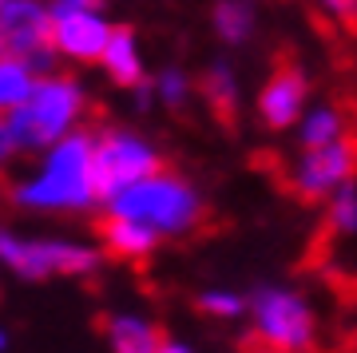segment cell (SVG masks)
I'll use <instances>...</instances> for the list:
<instances>
[{
    "mask_svg": "<svg viewBox=\"0 0 357 353\" xmlns=\"http://www.w3.org/2000/svg\"><path fill=\"white\" fill-rule=\"evenodd\" d=\"M91 139L88 131H68L44 147L36 171L16 179L13 202L24 211H88L100 202L96 167H91Z\"/></svg>",
    "mask_w": 357,
    "mask_h": 353,
    "instance_id": "cell-1",
    "label": "cell"
},
{
    "mask_svg": "<svg viewBox=\"0 0 357 353\" xmlns=\"http://www.w3.org/2000/svg\"><path fill=\"white\" fill-rule=\"evenodd\" d=\"M103 202H107V215L135 218L143 227H151L159 239L163 234H171V239L191 234V230L203 227V218H206V206L199 199V190L187 179L167 175L163 167L135 179V183H128V187H119Z\"/></svg>",
    "mask_w": 357,
    "mask_h": 353,
    "instance_id": "cell-2",
    "label": "cell"
},
{
    "mask_svg": "<svg viewBox=\"0 0 357 353\" xmlns=\"http://www.w3.org/2000/svg\"><path fill=\"white\" fill-rule=\"evenodd\" d=\"M84 112H88V96L79 88V80L48 68L36 76L32 91L8 112V127H13L20 151H44L60 135L76 131Z\"/></svg>",
    "mask_w": 357,
    "mask_h": 353,
    "instance_id": "cell-3",
    "label": "cell"
},
{
    "mask_svg": "<svg viewBox=\"0 0 357 353\" xmlns=\"http://www.w3.org/2000/svg\"><path fill=\"white\" fill-rule=\"evenodd\" d=\"M0 262L28 282L44 278H84L100 270V250L68 239H24L13 230H0Z\"/></svg>",
    "mask_w": 357,
    "mask_h": 353,
    "instance_id": "cell-4",
    "label": "cell"
},
{
    "mask_svg": "<svg viewBox=\"0 0 357 353\" xmlns=\"http://www.w3.org/2000/svg\"><path fill=\"white\" fill-rule=\"evenodd\" d=\"M342 183H357V112L342 135L321 143V147H306V155L290 171V190L302 202L326 199Z\"/></svg>",
    "mask_w": 357,
    "mask_h": 353,
    "instance_id": "cell-5",
    "label": "cell"
},
{
    "mask_svg": "<svg viewBox=\"0 0 357 353\" xmlns=\"http://www.w3.org/2000/svg\"><path fill=\"white\" fill-rule=\"evenodd\" d=\"M91 167H96L100 199H107L119 187H128L135 179L159 171V151H155V143H147L135 131L107 127V131H100V135L91 139Z\"/></svg>",
    "mask_w": 357,
    "mask_h": 353,
    "instance_id": "cell-6",
    "label": "cell"
},
{
    "mask_svg": "<svg viewBox=\"0 0 357 353\" xmlns=\"http://www.w3.org/2000/svg\"><path fill=\"white\" fill-rule=\"evenodd\" d=\"M0 56L32 63L36 72L52 68V16L44 0H0Z\"/></svg>",
    "mask_w": 357,
    "mask_h": 353,
    "instance_id": "cell-7",
    "label": "cell"
},
{
    "mask_svg": "<svg viewBox=\"0 0 357 353\" xmlns=\"http://www.w3.org/2000/svg\"><path fill=\"white\" fill-rule=\"evenodd\" d=\"M255 345L266 350H310L314 345V314L302 298L286 290H262L255 294Z\"/></svg>",
    "mask_w": 357,
    "mask_h": 353,
    "instance_id": "cell-8",
    "label": "cell"
},
{
    "mask_svg": "<svg viewBox=\"0 0 357 353\" xmlns=\"http://www.w3.org/2000/svg\"><path fill=\"white\" fill-rule=\"evenodd\" d=\"M52 16V52L64 60L96 63L103 44L112 36V20L103 8H76V13H48Z\"/></svg>",
    "mask_w": 357,
    "mask_h": 353,
    "instance_id": "cell-9",
    "label": "cell"
},
{
    "mask_svg": "<svg viewBox=\"0 0 357 353\" xmlns=\"http://www.w3.org/2000/svg\"><path fill=\"white\" fill-rule=\"evenodd\" d=\"M306 103V76L294 60H278L270 72L266 88L258 96V112L266 119V127H290Z\"/></svg>",
    "mask_w": 357,
    "mask_h": 353,
    "instance_id": "cell-10",
    "label": "cell"
},
{
    "mask_svg": "<svg viewBox=\"0 0 357 353\" xmlns=\"http://www.w3.org/2000/svg\"><path fill=\"white\" fill-rule=\"evenodd\" d=\"M107 72V80H112L115 88H135V84H143V52H139V36L131 32L128 24H112V36H107V44H103L100 60H96Z\"/></svg>",
    "mask_w": 357,
    "mask_h": 353,
    "instance_id": "cell-11",
    "label": "cell"
},
{
    "mask_svg": "<svg viewBox=\"0 0 357 353\" xmlns=\"http://www.w3.org/2000/svg\"><path fill=\"white\" fill-rule=\"evenodd\" d=\"M100 239H103V250L112 258H123V262H143L151 258L155 246H159V234L151 227H143L135 218H123V215H107L100 227Z\"/></svg>",
    "mask_w": 357,
    "mask_h": 353,
    "instance_id": "cell-12",
    "label": "cell"
},
{
    "mask_svg": "<svg viewBox=\"0 0 357 353\" xmlns=\"http://www.w3.org/2000/svg\"><path fill=\"white\" fill-rule=\"evenodd\" d=\"M103 338L115 353H159L163 350V329L139 314H112L103 317Z\"/></svg>",
    "mask_w": 357,
    "mask_h": 353,
    "instance_id": "cell-13",
    "label": "cell"
},
{
    "mask_svg": "<svg viewBox=\"0 0 357 353\" xmlns=\"http://www.w3.org/2000/svg\"><path fill=\"white\" fill-rule=\"evenodd\" d=\"M36 68L24 60H13V56H0V115H8L16 103L24 100L32 84H36Z\"/></svg>",
    "mask_w": 357,
    "mask_h": 353,
    "instance_id": "cell-14",
    "label": "cell"
},
{
    "mask_svg": "<svg viewBox=\"0 0 357 353\" xmlns=\"http://www.w3.org/2000/svg\"><path fill=\"white\" fill-rule=\"evenodd\" d=\"M354 112H357V103H337V107L314 112L306 119V127H302V147H321V143L337 139L345 131V123L354 119Z\"/></svg>",
    "mask_w": 357,
    "mask_h": 353,
    "instance_id": "cell-15",
    "label": "cell"
},
{
    "mask_svg": "<svg viewBox=\"0 0 357 353\" xmlns=\"http://www.w3.org/2000/svg\"><path fill=\"white\" fill-rule=\"evenodd\" d=\"M203 96L211 103V112L230 123L234 119V107H238V91H234V72H230L227 63H215V68H206L203 76Z\"/></svg>",
    "mask_w": 357,
    "mask_h": 353,
    "instance_id": "cell-16",
    "label": "cell"
},
{
    "mask_svg": "<svg viewBox=\"0 0 357 353\" xmlns=\"http://www.w3.org/2000/svg\"><path fill=\"white\" fill-rule=\"evenodd\" d=\"M255 28V8L250 0H218L215 4V32L227 44H243Z\"/></svg>",
    "mask_w": 357,
    "mask_h": 353,
    "instance_id": "cell-17",
    "label": "cell"
},
{
    "mask_svg": "<svg viewBox=\"0 0 357 353\" xmlns=\"http://www.w3.org/2000/svg\"><path fill=\"white\" fill-rule=\"evenodd\" d=\"M151 91L167 103V107H183V103H187V91H191V80L183 76L178 68H167L163 76L151 84Z\"/></svg>",
    "mask_w": 357,
    "mask_h": 353,
    "instance_id": "cell-18",
    "label": "cell"
},
{
    "mask_svg": "<svg viewBox=\"0 0 357 353\" xmlns=\"http://www.w3.org/2000/svg\"><path fill=\"white\" fill-rule=\"evenodd\" d=\"M199 310L203 314H215V317H234V314H243V298L238 294H227V290H211L199 298Z\"/></svg>",
    "mask_w": 357,
    "mask_h": 353,
    "instance_id": "cell-19",
    "label": "cell"
},
{
    "mask_svg": "<svg viewBox=\"0 0 357 353\" xmlns=\"http://www.w3.org/2000/svg\"><path fill=\"white\" fill-rule=\"evenodd\" d=\"M321 4H326V13H333L349 32H357V0H321Z\"/></svg>",
    "mask_w": 357,
    "mask_h": 353,
    "instance_id": "cell-20",
    "label": "cell"
},
{
    "mask_svg": "<svg viewBox=\"0 0 357 353\" xmlns=\"http://www.w3.org/2000/svg\"><path fill=\"white\" fill-rule=\"evenodd\" d=\"M13 155H20V147H16V135H13V127H8V115H0V167L8 163Z\"/></svg>",
    "mask_w": 357,
    "mask_h": 353,
    "instance_id": "cell-21",
    "label": "cell"
},
{
    "mask_svg": "<svg viewBox=\"0 0 357 353\" xmlns=\"http://www.w3.org/2000/svg\"><path fill=\"white\" fill-rule=\"evenodd\" d=\"M76 8H103V0H48V13H76Z\"/></svg>",
    "mask_w": 357,
    "mask_h": 353,
    "instance_id": "cell-22",
    "label": "cell"
},
{
    "mask_svg": "<svg viewBox=\"0 0 357 353\" xmlns=\"http://www.w3.org/2000/svg\"><path fill=\"white\" fill-rule=\"evenodd\" d=\"M0 350H8V333L4 329H0Z\"/></svg>",
    "mask_w": 357,
    "mask_h": 353,
    "instance_id": "cell-23",
    "label": "cell"
}]
</instances>
